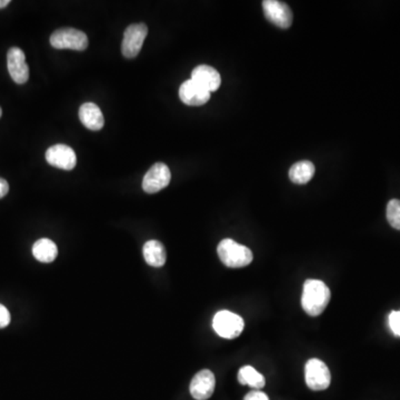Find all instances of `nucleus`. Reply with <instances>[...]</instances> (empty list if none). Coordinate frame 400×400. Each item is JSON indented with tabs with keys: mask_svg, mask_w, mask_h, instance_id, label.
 Returning <instances> with one entry per match:
<instances>
[{
	"mask_svg": "<svg viewBox=\"0 0 400 400\" xmlns=\"http://www.w3.org/2000/svg\"><path fill=\"white\" fill-rule=\"evenodd\" d=\"M263 8L267 19L279 28L287 29L292 26V12L287 3L278 0H265Z\"/></svg>",
	"mask_w": 400,
	"mask_h": 400,
	"instance_id": "obj_8",
	"label": "nucleus"
},
{
	"mask_svg": "<svg viewBox=\"0 0 400 400\" xmlns=\"http://www.w3.org/2000/svg\"><path fill=\"white\" fill-rule=\"evenodd\" d=\"M32 255L40 263L49 264L57 258L58 248L50 239L41 238L32 246Z\"/></svg>",
	"mask_w": 400,
	"mask_h": 400,
	"instance_id": "obj_16",
	"label": "nucleus"
},
{
	"mask_svg": "<svg viewBox=\"0 0 400 400\" xmlns=\"http://www.w3.org/2000/svg\"><path fill=\"white\" fill-rule=\"evenodd\" d=\"M305 379L307 386L312 390L319 392L328 388L332 381L330 369L324 361L321 359H310L307 361L305 367Z\"/></svg>",
	"mask_w": 400,
	"mask_h": 400,
	"instance_id": "obj_5",
	"label": "nucleus"
},
{
	"mask_svg": "<svg viewBox=\"0 0 400 400\" xmlns=\"http://www.w3.org/2000/svg\"><path fill=\"white\" fill-rule=\"evenodd\" d=\"M387 220L394 229L400 230V200L392 199L387 204Z\"/></svg>",
	"mask_w": 400,
	"mask_h": 400,
	"instance_id": "obj_19",
	"label": "nucleus"
},
{
	"mask_svg": "<svg viewBox=\"0 0 400 400\" xmlns=\"http://www.w3.org/2000/svg\"><path fill=\"white\" fill-rule=\"evenodd\" d=\"M46 160L49 165L64 169L71 171L74 169L77 164V156L74 149L66 145L51 146L46 151Z\"/></svg>",
	"mask_w": 400,
	"mask_h": 400,
	"instance_id": "obj_9",
	"label": "nucleus"
},
{
	"mask_svg": "<svg viewBox=\"0 0 400 400\" xmlns=\"http://www.w3.org/2000/svg\"><path fill=\"white\" fill-rule=\"evenodd\" d=\"M50 45L56 49L83 51L88 47V37L78 29L61 28L53 32Z\"/></svg>",
	"mask_w": 400,
	"mask_h": 400,
	"instance_id": "obj_3",
	"label": "nucleus"
},
{
	"mask_svg": "<svg viewBox=\"0 0 400 400\" xmlns=\"http://www.w3.org/2000/svg\"><path fill=\"white\" fill-rule=\"evenodd\" d=\"M213 327L220 337L234 339L242 334L245 323L240 316L228 310H222L213 317Z\"/></svg>",
	"mask_w": 400,
	"mask_h": 400,
	"instance_id": "obj_4",
	"label": "nucleus"
},
{
	"mask_svg": "<svg viewBox=\"0 0 400 400\" xmlns=\"http://www.w3.org/2000/svg\"><path fill=\"white\" fill-rule=\"evenodd\" d=\"M10 323V314L3 305L0 304V328H5Z\"/></svg>",
	"mask_w": 400,
	"mask_h": 400,
	"instance_id": "obj_21",
	"label": "nucleus"
},
{
	"mask_svg": "<svg viewBox=\"0 0 400 400\" xmlns=\"http://www.w3.org/2000/svg\"><path fill=\"white\" fill-rule=\"evenodd\" d=\"M389 327L394 336L400 337V310L390 312L388 318Z\"/></svg>",
	"mask_w": 400,
	"mask_h": 400,
	"instance_id": "obj_20",
	"label": "nucleus"
},
{
	"mask_svg": "<svg viewBox=\"0 0 400 400\" xmlns=\"http://www.w3.org/2000/svg\"><path fill=\"white\" fill-rule=\"evenodd\" d=\"M191 79L209 91L210 94L216 91L222 84V77L218 71L207 65L197 66L191 73Z\"/></svg>",
	"mask_w": 400,
	"mask_h": 400,
	"instance_id": "obj_13",
	"label": "nucleus"
},
{
	"mask_svg": "<svg viewBox=\"0 0 400 400\" xmlns=\"http://www.w3.org/2000/svg\"><path fill=\"white\" fill-rule=\"evenodd\" d=\"M144 258L151 267H162L167 259L165 247L158 240H149L144 245Z\"/></svg>",
	"mask_w": 400,
	"mask_h": 400,
	"instance_id": "obj_15",
	"label": "nucleus"
},
{
	"mask_svg": "<svg viewBox=\"0 0 400 400\" xmlns=\"http://www.w3.org/2000/svg\"><path fill=\"white\" fill-rule=\"evenodd\" d=\"M7 66L12 79L18 85L27 83L29 78L28 65L26 63L25 53L18 47L9 49L7 54Z\"/></svg>",
	"mask_w": 400,
	"mask_h": 400,
	"instance_id": "obj_10",
	"label": "nucleus"
},
{
	"mask_svg": "<svg viewBox=\"0 0 400 400\" xmlns=\"http://www.w3.org/2000/svg\"><path fill=\"white\" fill-rule=\"evenodd\" d=\"M216 379L213 372L204 369L195 375L191 383V394L196 400H207L213 396Z\"/></svg>",
	"mask_w": 400,
	"mask_h": 400,
	"instance_id": "obj_11",
	"label": "nucleus"
},
{
	"mask_svg": "<svg viewBox=\"0 0 400 400\" xmlns=\"http://www.w3.org/2000/svg\"><path fill=\"white\" fill-rule=\"evenodd\" d=\"M238 381L242 385H248L255 389L263 388L266 383L264 376L251 366H244L239 369Z\"/></svg>",
	"mask_w": 400,
	"mask_h": 400,
	"instance_id": "obj_18",
	"label": "nucleus"
},
{
	"mask_svg": "<svg viewBox=\"0 0 400 400\" xmlns=\"http://www.w3.org/2000/svg\"><path fill=\"white\" fill-rule=\"evenodd\" d=\"M1 115H3V111H1V108H0V117H1Z\"/></svg>",
	"mask_w": 400,
	"mask_h": 400,
	"instance_id": "obj_25",
	"label": "nucleus"
},
{
	"mask_svg": "<svg viewBox=\"0 0 400 400\" xmlns=\"http://www.w3.org/2000/svg\"><path fill=\"white\" fill-rule=\"evenodd\" d=\"M148 35L145 23H133L125 30L122 44V53L126 58H135L142 50Z\"/></svg>",
	"mask_w": 400,
	"mask_h": 400,
	"instance_id": "obj_6",
	"label": "nucleus"
},
{
	"mask_svg": "<svg viewBox=\"0 0 400 400\" xmlns=\"http://www.w3.org/2000/svg\"><path fill=\"white\" fill-rule=\"evenodd\" d=\"M330 290L324 281L308 279L304 285L301 306L307 315L317 317L321 315L330 301Z\"/></svg>",
	"mask_w": 400,
	"mask_h": 400,
	"instance_id": "obj_1",
	"label": "nucleus"
},
{
	"mask_svg": "<svg viewBox=\"0 0 400 400\" xmlns=\"http://www.w3.org/2000/svg\"><path fill=\"white\" fill-rule=\"evenodd\" d=\"M217 253L222 264L229 268H242L251 264L254 259L253 251L249 248L230 238L219 242Z\"/></svg>",
	"mask_w": 400,
	"mask_h": 400,
	"instance_id": "obj_2",
	"label": "nucleus"
},
{
	"mask_svg": "<svg viewBox=\"0 0 400 400\" xmlns=\"http://www.w3.org/2000/svg\"><path fill=\"white\" fill-rule=\"evenodd\" d=\"M171 169L162 162H157L147 171L142 180V189L147 193H156L171 182Z\"/></svg>",
	"mask_w": 400,
	"mask_h": 400,
	"instance_id": "obj_7",
	"label": "nucleus"
},
{
	"mask_svg": "<svg viewBox=\"0 0 400 400\" xmlns=\"http://www.w3.org/2000/svg\"><path fill=\"white\" fill-rule=\"evenodd\" d=\"M9 191V184L7 180L5 179L0 178V199L3 198L6 196Z\"/></svg>",
	"mask_w": 400,
	"mask_h": 400,
	"instance_id": "obj_23",
	"label": "nucleus"
},
{
	"mask_svg": "<svg viewBox=\"0 0 400 400\" xmlns=\"http://www.w3.org/2000/svg\"><path fill=\"white\" fill-rule=\"evenodd\" d=\"M315 175V166L308 160H301L292 165L289 171V178L294 184H305L312 180Z\"/></svg>",
	"mask_w": 400,
	"mask_h": 400,
	"instance_id": "obj_17",
	"label": "nucleus"
},
{
	"mask_svg": "<svg viewBox=\"0 0 400 400\" xmlns=\"http://www.w3.org/2000/svg\"><path fill=\"white\" fill-rule=\"evenodd\" d=\"M244 400H269V398L260 390H253L245 396Z\"/></svg>",
	"mask_w": 400,
	"mask_h": 400,
	"instance_id": "obj_22",
	"label": "nucleus"
},
{
	"mask_svg": "<svg viewBox=\"0 0 400 400\" xmlns=\"http://www.w3.org/2000/svg\"><path fill=\"white\" fill-rule=\"evenodd\" d=\"M179 98L184 105L202 106L210 99V93L196 82L189 79L180 86Z\"/></svg>",
	"mask_w": 400,
	"mask_h": 400,
	"instance_id": "obj_12",
	"label": "nucleus"
},
{
	"mask_svg": "<svg viewBox=\"0 0 400 400\" xmlns=\"http://www.w3.org/2000/svg\"><path fill=\"white\" fill-rule=\"evenodd\" d=\"M10 3V0H0V9L6 8Z\"/></svg>",
	"mask_w": 400,
	"mask_h": 400,
	"instance_id": "obj_24",
	"label": "nucleus"
},
{
	"mask_svg": "<svg viewBox=\"0 0 400 400\" xmlns=\"http://www.w3.org/2000/svg\"><path fill=\"white\" fill-rule=\"evenodd\" d=\"M79 120L91 131H100L105 125V118L99 107L94 102H85L79 109Z\"/></svg>",
	"mask_w": 400,
	"mask_h": 400,
	"instance_id": "obj_14",
	"label": "nucleus"
}]
</instances>
